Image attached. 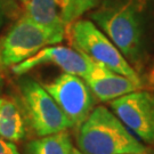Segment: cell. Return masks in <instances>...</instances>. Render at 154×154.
<instances>
[{"instance_id":"cell-1","label":"cell","mask_w":154,"mask_h":154,"mask_svg":"<svg viewBox=\"0 0 154 154\" xmlns=\"http://www.w3.org/2000/svg\"><path fill=\"white\" fill-rule=\"evenodd\" d=\"M154 0H100L91 20L125 54L145 48V21Z\"/></svg>"},{"instance_id":"cell-2","label":"cell","mask_w":154,"mask_h":154,"mask_svg":"<svg viewBox=\"0 0 154 154\" xmlns=\"http://www.w3.org/2000/svg\"><path fill=\"white\" fill-rule=\"evenodd\" d=\"M78 149L85 154L149 153L146 146L104 105L95 106L77 128Z\"/></svg>"},{"instance_id":"cell-3","label":"cell","mask_w":154,"mask_h":154,"mask_svg":"<svg viewBox=\"0 0 154 154\" xmlns=\"http://www.w3.org/2000/svg\"><path fill=\"white\" fill-rule=\"evenodd\" d=\"M66 33L72 47L93 62L134 81L143 82L138 72L127 61L119 48L91 20L79 18L74 21L67 26Z\"/></svg>"},{"instance_id":"cell-4","label":"cell","mask_w":154,"mask_h":154,"mask_svg":"<svg viewBox=\"0 0 154 154\" xmlns=\"http://www.w3.org/2000/svg\"><path fill=\"white\" fill-rule=\"evenodd\" d=\"M17 88L20 105L26 121V126L38 137L56 134L72 128L71 122L56 104L54 98L33 78L21 75Z\"/></svg>"},{"instance_id":"cell-5","label":"cell","mask_w":154,"mask_h":154,"mask_svg":"<svg viewBox=\"0 0 154 154\" xmlns=\"http://www.w3.org/2000/svg\"><path fill=\"white\" fill-rule=\"evenodd\" d=\"M57 44L51 33L22 15L0 38V67L11 69L45 47Z\"/></svg>"},{"instance_id":"cell-6","label":"cell","mask_w":154,"mask_h":154,"mask_svg":"<svg viewBox=\"0 0 154 154\" xmlns=\"http://www.w3.org/2000/svg\"><path fill=\"white\" fill-rule=\"evenodd\" d=\"M42 86L71 122L72 128L77 129L96 105V97L88 85L74 74L64 72Z\"/></svg>"},{"instance_id":"cell-7","label":"cell","mask_w":154,"mask_h":154,"mask_svg":"<svg viewBox=\"0 0 154 154\" xmlns=\"http://www.w3.org/2000/svg\"><path fill=\"white\" fill-rule=\"evenodd\" d=\"M116 114L139 140L154 144V95L143 88L109 102Z\"/></svg>"},{"instance_id":"cell-8","label":"cell","mask_w":154,"mask_h":154,"mask_svg":"<svg viewBox=\"0 0 154 154\" xmlns=\"http://www.w3.org/2000/svg\"><path fill=\"white\" fill-rule=\"evenodd\" d=\"M46 64L55 65L65 73L74 74L85 79L90 72L93 61L73 47L51 45L39 50L32 57L14 65L11 71L15 75L21 77L33 69Z\"/></svg>"},{"instance_id":"cell-9","label":"cell","mask_w":154,"mask_h":154,"mask_svg":"<svg viewBox=\"0 0 154 154\" xmlns=\"http://www.w3.org/2000/svg\"><path fill=\"white\" fill-rule=\"evenodd\" d=\"M83 80L96 99L100 102H111L144 87L143 82L134 81L95 62H93L90 72Z\"/></svg>"},{"instance_id":"cell-10","label":"cell","mask_w":154,"mask_h":154,"mask_svg":"<svg viewBox=\"0 0 154 154\" xmlns=\"http://www.w3.org/2000/svg\"><path fill=\"white\" fill-rule=\"evenodd\" d=\"M23 15L51 33L58 44L64 40L66 25L62 17V0H29Z\"/></svg>"},{"instance_id":"cell-11","label":"cell","mask_w":154,"mask_h":154,"mask_svg":"<svg viewBox=\"0 0 154 154\" xmlns=\"http://www.w3.org/2000/svg\"><path fill=\"white\" fill-rule=\"evenodd\" d=\"M26 136V121L16 99L0 96V138L9 143H18Z\"/></svg>"},{"instance_id":"cell-12","label":"cell","mask_w":154,"mask_h":154,"mask_svg":"<svg viewBox=\"0 0 154 154\" xmlns=\"http://www.w3.org/2000/svg\"><path fill=\"white\" fill-rule=\"evenodd\" d=\"M72 149L71 136L67 130H63L28 142L24 154H70Z\"/></svg>"},{"instance_id":"cell-13","label":"cell","mask_w":154,"mask_h":154,"mask_svg":"<svg viewBox=\"0 0 154 154\" xmlns=\"http://www.w3.org/2000/svg\"><path fill=\"white\" fill-rule=\"evenodd\" d=\"M100 0H62V17L66 29L74 21L91 11Z\"/></svg>"},{"instance_id":"cell-14","label":"cell","mask_w":154,"mask_h":154,"mask_svg":"<svg viewBox=\"0 0 154 154\" xmlns=\"http://www.w3.org/2000/svg\"><path fill=\"white\" fill-rule=\"evenodd\" d=\"M0 6L5 13V16L14 18L20 13V7L17 4V0H0Z\"/></svg>"},{"instance_id":"cell-15","label":"cell","mask_w":154,"mask_h":154,"mask_svg":"<svg viewBox=\"0 0 154 154\" xmlns=\"http://www.w3.org/2000/svg\"><path fill=\"white\" fill-rule=\"evenodd\" d=\"M0 154H20L14 143L6 142L0 138Z\"/></svg>"},{"instance_id":"cell-16","label":"cell","mask_w":154,"mask_h":154,"mask_svg":"<svg viewBox=\"0 0 154 154\" xmlns=\"http://www.w3.org/2000/svg\"><path fill=\"white\" fill-rule=\"evenodd\" d=\"M147 81V85H149L151 88H154V61L152 63V66H151V69H149V73H147V79H146Z\"/></svg>"},{"instance_id":"cell-17","label":"cell","mask_w":154,"mask_h":154,"mask_svg":"<svg viewBox=\"0 0 154 154\" xmlns=\"http://www.w3.org/2000/svg\"><path fill=\"white\" fill-rule=\"evenodd\" d=\"M4 20H5V13H4L1 6H0V29H1L2 24H4Z\"/></svg>"},{"instance_id":"cell-18","label":"cell","mask_w":154,"mask_h":154,"mask_svg":"<svg viewBox=\"0 0 154 154\" xmlns=\"http://www.w3.org/2000/svg\"><path fill=\"white\" fill-rule=\"evenodd\" d=\"M70 154H85V153H83V152H81V151L78 149V147H73Z\"/></svg>"},{"instance_id":"cell-19","label":"cell","mask_w":154,"mask_h":154,"mask_svg":"<svg viewBox=\"0 0 154 154\" xmlns=\"http://www.w3.org/2000/svg\"><path fill=\"white\" fill-rule=\"evenodd\" d=\"M2 86H4V80H2V75L0 72V96H1V91H2Z\"/></svg>"},{"instance_id":"cell-20","label":"cell","mask_w":154,"mask_h":154,"mask_svg":"<svg viewBox=\"0 0 154 154\" xmlns=\"http://www.w3.org/2000/svg\"><path fill=\"white\" fill-rule=\"evenodd\" d=\"M17 1H20V2H21V4H22L23 6H24L25 4H26V2H28L29 0H17Z\"/></svg>"},{"instance_id":"cell-21","label":"cell","mask_w":154,"mask_h":154,"mask_svg":"<svg viewBox=\"0 0 154 154\" xmlns=\"http://www.w3.org/2000/svg\"><path fill=\"white\" fill-rule=\"evenodd\" d=\"M125 154H149V153H125Z\"/></svg>"}]
</instances>
